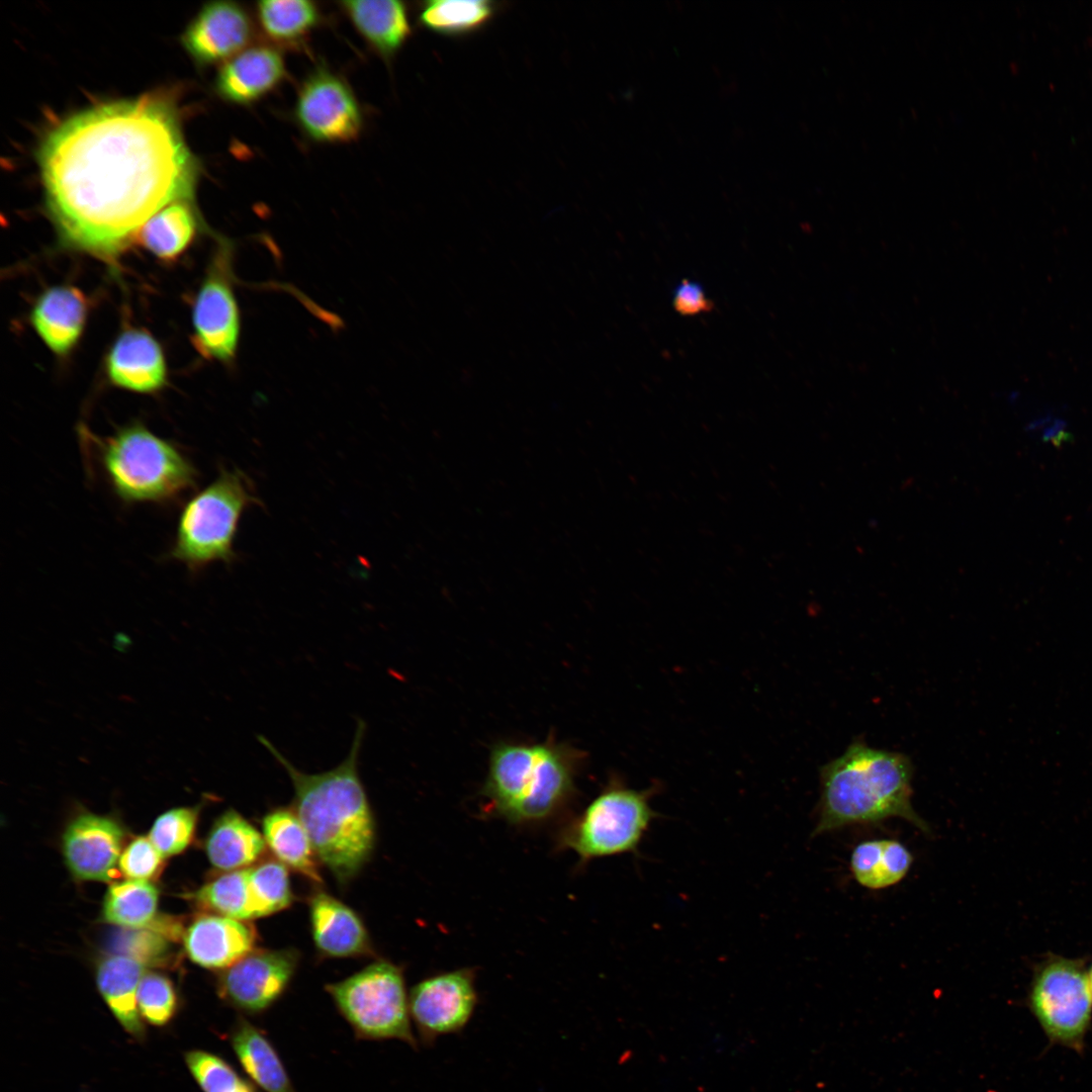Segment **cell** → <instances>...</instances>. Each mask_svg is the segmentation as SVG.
I'll return each instance as SVG.
<instances>
[{
    "mask_svg": "<svg viewBox=\"0 0 1092 1092\" xmlns=\"http://www.w3.org/2000/svg\"><path fill=\"white\" fill-rule=\"evenodd\" d=\"M293 948H255L219 976L218 995L248 1015L268 1010L287 990L297 969Z\"/></svg>",
    "mask_w": 1092,
    "mask_h": 1092,
    "instance_id": "13",
    "label": "cell"
},
{
    "mask_svg": "<svg viewBox=\"0 0 1092 1092\" xmlns=\"http://www.w3.org/2000/svg\"><path fill=\"white\" fill-rule=\"evenodd\" d=\"M88 310V299L79 288L55 285L41 292L33 302L30 324L46 346L63 357L79 342Z\"/></svg>",
    "mask_w": 1092,
    "mask_h": 1092,
    "instance_id": "19",
    "label": "cell"
},
{
    "mask_svg": "<svg viewBox=\"0 0 1092 1092\" xmlns=\"http://www.w3.org/2000/svg\"><path fill=\"white\" fill-rule=\"evenodd\" d=\"M302 131L320 143H349L363 126L360 105L352 89L338 75L320 69L302 83L294 106Z\"/></svg>",
    "mask_w": 1092,
    "mask_h": 1092,
    "instance_id": "12",
    "label": "cell"
},
{
    "mask_svg": "<svg viewBox=\"0 0 1092 1092\" xmlns=\"http://www.w3.org/2000/svg\"><path fill=\"white\" fill-rule=\"evenodd\" d=\"M267 847L287 868L312 883H322L316 854L309 836L293 809L276 808L262 820Z\"/></svg>",
    "mask_w": 1092,
    "mask_h": 1092,
    "instance_id": "25",
    "label": "cell"
},
{
    "mask_svg": "<svg viewBox=\"0 0 1092 1092\" xmlns=\"http://www.w3.org/2000/svg\"><path fill=\"white\" fill-rule=\"evenodd\" d=\"M257 503L250 479L241 470L220 469L183 506L168 556L193 572L216 561L231 562L241 516Z\"/></svg>",
    "mask_w": 1092,
    "mask_h": 1092,
    "instance_id": "6",
    "label": "cell"
},
{
    "mask_svg": "<svg viewBox=\"0 0 1092 1092\" xmlns=\"http://www.w3.org/2000/svg\"><path fill=\"white\" fill-rule=\"evenodd\" d=\"M200 806L178 807L161 814L148 837L164 857L182 852L192 841Z\"/></svg>",
    "mask_w": 1092,
    "mask_h": 1092,
    "instance_id": "34",
    "label": "cell"
},
{
    "mask_svg": "<svg viewBox=\"0 0 1092 1092\" xmlns=\"http://www.w3.org/2000/svg\"><path fill=\"white\" fill-rule=\"evenodd\" d=\"M186 1064L203 1092H258L223 1059L204 1051L186 1055Z\"/></svg>",
    "mask_w": 1092,
    "mask_h": 1092,
    "instance_id": "33",
    "label": "cell"
},
{
    "mask_svg": "<svg viewBox=\"0 0 1092 1092\" xmlns=\"http://www.w3.org/2000/svg\"><path fill=\"white\" fill-rule=\"evenodd\" d=\"M147 972L145 962L127 954H112L98 965L96 974L98 990L110 1011L123 1029L138 1039L144 1036L145 1028L136 994Z\"/></svg>",
    "mask_w": 1092,
    "mask_h": 1092,
    "instance_id": "21",
    "label": "cell"
},
{
    "mask_svg": "<svg viewBox=\"0 0 1092 1092\" xmlns=\"http://www.w3.org/2000/svg\"><path fill=\"white\" fill-rule=\"evenodd\" d=\"M309 919L314 945L329 958H353L372 953L368 931L358 914L332 895L318 891L309 899Z\"/></svg>",
    "mask_w": 1092,
    "mask_h": 1092,
    "instance_id": "20",
    "label": "cell"
},
{
    "mask_svg": "<svg viewBox=\"0 0 1092 1092\" xmlns=\"http://www.w3.org/2000/svg\"><path fill=\"white\" fill-rule=\"evenodd\" d=\"M254 33L245 8L231 1L205 4L188 24L182 43L200 66L225 63L248 48Z\"/></svg>",
    "mask_w": 1092,
    "mask_h": 1092,
    "instance_id": "15",
    "label": "cell"
},
{
    "mask_svg": "<svg viewBox=\"0 0 1092 1092\" xmlns=\"http://www.w3.org/2000/svg\"><path fill=\"white\" fill-rule=\"evenodd\" d=\"M1028 1006L1052 1043L1082 1052L1092 1021V998L1081 961L1052 956L1034 970Z\"/></svg>",
    "mask_w": 1092,
    "mask_h": 1092,
    "instance_id": "9",
    "label": "cell"
},
{
    "mask_svg": "<svg viewBox=\"0 0 1092 1092\" xmlns=\"http://www.w3.org/2000/svg\"><path fill=\"white\" fill-rule=\"evenodd\" d=\"M363 731L364 726L359 723L344 762L315 775L297 770L267 739L259 738L293 784V810L309 836L317 859L341 884L359 874L375 844L374 818L357 769Z\"/></svg>",
    "mask_w": 1092,
    "mask_h": 1092,
    "instance_id": "2",
    "label": "cell"
},
{
    "mask_svg": "<svg viewBox=\"0 0 1092 1092\" xmlns=\"http://www.w3.org/2000/svg\"><path fill=\"white\" fill-rule=\"evenodd\" d=\"M913 765L900 752L853 742L820 769L821 795L813 835L854 824L877 825L898 817L928 834V824L914 810Z\"/></svg>",
    "mask_w": 1092,
    "mask_h": 1092,
    "instance_id": "3",
    "label": "cell"
},
{
    "mask_svg": "<svg viewBox=\"0 0 1092 1092\" xmlns=\"http://www.w3.org/2000/svg\"><path fill=\"white\" fill-rule=\"evenodd\" d=\"M672 306L680 315L694 316L711 311L714 304L701 283L682 279L673 289Z\"/></svg>",
    "mask_w": 1092,
    "mask_h": 1092,
    "instance_id": "37",
    "label": "cell"
},
{
    "mask_svg": "<svg viewBox=\"0 0 1092 1092\" xmlns=\"http://www.w3.org/2000/svg\"><path fill=\"white\" fill-rule=\"evenodd\" d=\"M362 37L384 58L393 57L408 39L407 8L396 0H352L340 3Z\"/></svg>",
    "mask_w": 1092,
    "mask_h": 1092,
    "instance_id": "22",
    "label": "cell"
},
{
    "mask_svg": "<svg viewBox=\"0 0 1092 1092\" xmlns=\"http://www.w3.org/2000/svg\"><path fill=\"white\" fill-rule=\"evenodd\" d=\"M200 225L193 202L177 201L155 213L139 231L134 242L156 258L170 262L188 249Z\"/></svg>",
    "mask_w": 1092,
    "mask_h": 1092,
    "instance_id": "26",
    "label": "cell"
},
{
    "mask_svg": "<svg viewBox=\"0 0 1092 1092\" xmlns=\"http://www.w3.org/2000/svg\"><path fill=\"white\" fill-rule=\"evenodd\" d=\"M164 858L148 836H140L123 849L118 867L127 879L149 881L160 872Z\"/></svg>",
    "mask_w": 1092,
    "mask_h": 1092,
    "instance_id": "36",
    "label": "cell"
},
{
    "mask_svg": "<svg viewBox=\"0 0 1092 1092\" xmlns=\"http://www.w3.org/2000/svg\"><path fill=\"white\" fill-rule=\"evenodd\" d=\"M257 938V931L249 921L204 914L187 927L183 940L193 963L210 970H224L255 949Z\"/></svg>",
    "mask_w": 1092,
    "mask_h": 1092,
    "instance_id": "17",
    "label": "cell"
},
{
    "mask_svg": "<svg viewBox=\"0 0 1092 1092\" xmlns=\"http://www.w3.org/2000/svg\"><path fill=\"white\" fill-rule=\"evenodd\" d=\"M136 1003L142 1019L152 1025L163 1026L176 1013L177 994L167 977L147 972L139 985Z\"/></svg>",
    "mask_w": 1092,
    "mask_h": 1092,
    "instance_id": "35",
    "label": "cell"
},
{
    "mask_svg": "<svg viewBox=\"0 0 1092 1092\" xmlns=\"http://www.w3.org/2000/svg\"><path fill=\"white\" fill-rule=\"evenodd\" d=\"M256 16L267 38L286 47L301 43L321 21L318 7L307 0L260 1Z\"/></svg>",
    "mask_w": 1092,
    "mask_h": 1092,
    "instance_id": "28",
    "label": "cell"
},
{
    "mask_svg": "<svg viewBox=\"0 0 1092 1092\" xmlns=\"http://www.w3.org/2000/svg\"><path fill=\"white\" fill-rule=\"evenodd\" d=\"M233 244L219 240L192 306V341L209 360L231 362L237 353L241 315L234 288Z\"/></svg>",
    "mask_w": 1092,
    "mask_h": 1092,
    "instance_id": "10",
    "label": "cell"
},
{
    "mask_svg": "<svg viewBox=\"0 0 1092 1092\" xmlns=\"http://www.w3.org/2000/svg\"><path fill=\"white\" fill-rule=\"evenodd\" d=\"M123 830L113 818L82 812L67 825L63 853L72 875L82 881H111L121 855Z\"/></svg>",
    "mask_w": 1092,
    "mask_h": 1092,
    "instance_id": "14",
    "label": "cell"
},
{
    "mask_svg": "<svg viewBox=\"0 0 1092 1092\" xmlns=\"http://www.w3.org/2000/svg\"><path fill=\"white\" fill-rule=\"evenodd\" d=\"M248 869L225 872L206 883L194 894L195 901L212 914L243 921L255 919Z\"/></svg>",
    "mask_w": 1092,
    "mask_h": 1092,
    "instance_id": "31",
    "label": "cell"
},
{
    "mask_svg": "<svg viewBox=\"0 0 1092 1092\" xmlns=\"http://www.w3.org/2000/svg\"><path fill=\"white\" fill-rule=\"evenodd\" d=\"M661 790L628 787L613 776L599 795L558 834L559 849L573 851L580 864L619 854L640 855V846L657 813L651 800Z\"/></svg>",
    "mask_w": 1092,
    "mask_h": 1092,
    "instance_id": "7",
    "label": "cell"
},
{
    "mask_svg": "<svg viewBox=\"0 0 1092 1092\" xmlns=\"http://www.w3.org/2000/svg\"><path fill=\"white\" fill-rule=\"evenodd\" d=\"M79 437L90 471L96 469L124 504L167 505L196 487L198 471L187 454L141 422L121 426L108 436L81 426Z\"/></svg>",
    "mask_w": 1092,
    "mask_h": 1092,
    "instance_id": "5",
    "label": "cell"
},
{
    "mask_svg": "<svg viewBox=\"0 0 1092 1092\" xmlns=\"http://www.w3.org/2000/svg\"><path fill=\"white\" fill-rule=\"evenodd\" d=\"M285 76L284 58L276 48L248 47L222 64L214 89L228 102L248 105L272 92Z\"/></svg>",
    "mask_w": 1092,
    "mask_h": 1092,
    "instance_id": "18",
    "label": "cell"
},
{
    "mask_svg": "<svg viewBox=\"0 0 1092 1092\" xmlns=\"http://www.w3.org/2000/svg\"><path fill=\"white\" fill-rule=\"evenodd\" d=\"M234 1053L250 1081L264 1092H297L266 1033L240 1018L231 1032Z\"/></svg>",
    "mask_w": 1092,
    "mask_h": 1092,
    "instance_id": "23",
    "label": "cell"
},
{
    "mask_svg": "<svg viewBox=\"0 0 1092 1092\" xmlns=\"http://www.w3.org/2000/svg\"><path fill=\"white\" fill-rule=\"evenodd\" d=\"M477 998L471 969L437 974L416 984L408 1006L421 1043L429 1046L443 1035L460 1033L475 1011Z\"/></svg>",
    "mask_w": 1092,
    "mask_h": 1092,
    "instance_id": "11",
    "label": "cell"
},
{
    "mask_svg": "<svg viewBox=\"0 0 1092 1092\" xmlns=\"http://www.w3.org/2000/svg\"><path fill=\"white\" fill-rule=\"evenodd\" d=\"M1087 979H1088V985H1089L1090 994H1091V998H1092V965L1087 971Z\"/></svg>",
    "mask_w": 1092,
    "mask_h": 1092,
    "instance_id": "38",
    "label": "cell"
},
{
    "mask_svg": "<svg viewBox=\"0 0 1092 1092\" xmlns=\"http://www.w3.org/2000/svg\"><path fill=\"white\" fill-rule=\"evenodd\" d=\"M326 991L357 1038L396 1039L417 1050L404 977L396 965L374 962L340 982L327 985Z\"/></svg>",
    "mask_w": 1092,
    "mask_h": 1092,
    "instance_id": "8",
    "label": "cell"
},
{
    "mask_svg": "<svg viewBox=\"0 0 1092 1092\" xmlns=\"http://www.w3.org/2000/svg\"><path fill=\"white\" fill-rule=\"evenodd\" d=\"M265 849L263 834L234 809L224 811L214 821L205 840L208 860L224 872L251 868Z\"/></svg>",
    "mask_w": 1092,
    "mask_h": 1092,
    "instance_id": "24",
    "label": "cell"
},
{
    "mask_svg": "<svg viewBox=\"0 0 1092 1092\" xmlns=\"http://www.w3.org/2000/svg\"><path fill=\"white\" fill-rule=\"evenodd\" d=\"M581 751L552 738L538 743L499 742L489 755L481 794L487 808L511 824L541 823L572 799Z\"/></svg>",
    "mask_w": 1092,
    "mask_h": 1092,
    "instance_id": "4",
    "label": "cell"
},
{
    "mask_svg": "<svg viewBox=\"0 0 1092 1092\" xmlns=\"http://www.w3.org/2000/svg\"><path fill=\"white\" fill-rule=\"evenodd\" d=\"M37 164L61 244L108 263L159 210L193 202L200 170L176 105L158 94L67 117L42 139Z\"/></svg>",
    "mask_w": 1092,
    "mask_h": 1092,
    "instance_id": "1",
    "label": "cell"
},
{
    "mask_svg": "<svg viewBox=\"0 0 1092 1092\" xmlns=\"http://www.w3.org/2000/svg\"><path fill=\"white\" fill-rule=\"evenodd\" d=\"M108 381L136 393H156L167 383V364L159 342L146 330L122 331L105 358Z\"/></svg>",
    "mask_w": 1092,
    "mask_h": 1092,
    "instance_id": "16",
    "label": "cell"
},
{
    "mask_svg": "<svg viewBox=\"0 0 1092 1092\" xmlns=\"http://www.w3.org/2000/svg\"><path fill=\"white\" fill-rule=\"evenodd\" d=\"M158 889L149 881L127 879L112 883L105 894L102 916L108 923L129 929L150 925L156 916Z\"/></svg>",
    "mask_w": 1092,
    "mask_h": 1092,
    "instance_id": "29",
    "label": "cell"
},
{
    "mask_svg": "<svg viewBox=\"0 0 1092 1092\" xmlns=\"http://www.w3.org/2000/svg\"><path fill=\"white\" fill-rule=\"evenodd\" d=\"M912 862L913 855L905 844L880 838L857 843L850 853L849 869L863 888L882 890L901 882Z\"/></svg>",
    "mask_w": 1092,
    "mask_h": 1092,
    "instance_id": "27",
    "label": "cell"
},
{
    "mask_svg": "<svg viewBox=\"0 0 1092 1092\" xmlns=\"http://www.w3.org/2000/svg\"><path fill=\"white\" fill-rule=\"evenodd\" d=\"M255 917L260 918L289 907L294 899L287 867L267 859L248 869Z\"/></svg>",
    "mask_w": 1092,
    "mask_h": 1092,
    "instance_id": "32",
    "label": "cell"
},
{
    "mask_svg": "<svg viewBox=\"0 0 1092 1092\" xmlns=\"http://www.w3.org/2000/svg\"><path fill=\"white\" fill-rule=\"evenodd\" d=\"M495 10L487 0H432L423 3L419 21L436 33L462 35L483 27Z\"/></svg>",
    "mask_w": 1092,
    "mask_h": 1092,
    "instance_id": "30",
    "label": "cell"
}]
</instances>
